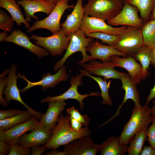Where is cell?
Here are the masks:
<instances>
[{"label": "cell", "mask_w": 155, "mask_h": 155, "mask_svg": "<svg viewBox=\"0 0 155 155\" xmlns=\"http://www.w3.org/2000/svg\"><path fill=\"white\" fill-rule=\"evenodd\" d=\"M51 131V137L44 145L47 150L57 149L61 146L90 135L91 133L88 127H83L79 131L73 129L70 125L69 115L64 116L62 114H61L56 127Z\"/></svg>", "instance_id": "1"}, {"label": "cell", "mask_w": 155, "mask_h": 155, "mask_svg": "<svg viewBox=\"0 0 155 155\" xmlns=\"http://www.w3.org/2000/svg\"><path fill=\"white\" fill-rule=\"evenodd\" d=\"M153 120L151 108L148 105L145 104L141 107L135 106L129 120L124 125L119 136L120 143L127 145L138 131L142 129H147Z\"/></svg>", "instance_id": "2"}, {"label": "cell", "mask_w": 155, "mask_h": 155, "mask_svg": "<svg viewBox=\"0 0 155 155\" xmlns=\"http://www.w3.org/2000/svg\"><path fill=\"white\" fill-rule=\"evenodd\" d=\"M123 6L115 0H87L83 7L85 15L105 21L116 16Z\"/></svg>", "instance_id": "3"}, {"label": "cell", "mask_w": 155, "mask_h": 155, "mask_svg": "<svg viewBox=\"0 0 155 155\" xmlns=\"http://www.w3.org/2000/svg\"><path fill=\"white\" fill-rule=\"evenodd\" d=\"M144 45L140 28L128 26L119 35L113 47L126 57L132 56Z\"/></svg>", "instance_id": "4"}, {"label": "cell", "mask_w": 155, "mask_h": 155, "mask_svg": "<svg viewBox=\"0 0 155 155\" xmlns=\"http://www.w3.org/2000/svg\"><path fill=\"white\" fill-rule=\"evenodd\" d=\"M68 36L70 39L68 47L63 57L55 65L54 70L55 71L62 67L67 59L77 52H81L82 56V59L78 63L80 65L85 63V60L89 56L86 53V48L93 41V38H86L85 32L80 29Z\"/></svg>", "instance_id": "5"}, {"label": "cell", "mask_w": 155, "mask_h": 155, "mask_svg": "<svg viewBox=\"0 0 155 155\" xmlns=\"http://www.w3.org/2000/svg\"><path fill=\"white\" fill-rule=\"evenodd\" d=\"M70 0H61L57 3L54 8L44 19L34 22L27 31L28 33L39 29H45L55 34L61 29L60 25L61 19L65 10L70 8H73L75 5L68 4Z\"/></svg>", "instance_id": "6"}, {"label": "cell", "mask_w": 155, "mask_h": 155, "mask_svg": "<svg viewBox=\"0 0 155 155\" xmlns=\"http://www.w3.org/2000/svg\"><path fill=\"white\" fill-rule=\"evenodd\" d=\"M35 43L46 49L53 56L61 55L68 47L69 38L61 28L59 31L48 37H43L32 34L29 37Z\"/></svg>", "instance_id": "7"}, {"label": "cell", "mask_w": 155, "mask_h": 155, "mask_svg": "<svg viewBox=\"0 0 155 155\" xmlns=\"http://www.w3.org/2000/svg\"><path fill=\"white\" fill-rule=\"evenodd\" d=\"M83 75L79 74L75 77H73L70 81L71 86L70 88L63 94L56 96H48L42 99L40 101L41 103H43L52 101L62 100H65L68 99H74L77 100L80 104V108L83 109L84 104L83 102L84 99L86 97L92 96L100 95L99 92H92L89 94H81L78 90V87L82 84V79Z\"/></svg>", "instance_id": "8"}, {"label": "cell", "mask_w": 155, "mask_h": 155, "mask_svg": "<svg viewBox=\"0 0 155 155\" xmlns=\"http://www.w3.org/2000/svg\"><path fill=\"white\" fill-rule=\"evenodd\" d=\"M121 11L115 16L107 21L111 26H125L141 28L144 21L138 15V9L135 6L126 3Z\"/></svg>", "instance_id": "9"}, {"label": "cell", "mask_w": 155, "mask_h": 155, "mask_svg": "<svg viewBox=\"0 0 155 155\" xmlns=\"http://www.w3.org/2000/svg\"><path fill=\"white\" fill-rule=\"evenodd\" d=\"M18 75L19 78L23 79L27 83L26 86L20 90L22 93H24L32 87L37 86H41L42 89L43 90H45L48 88L53 89L59 82L67 80L69 76V75L67 72L66 67L65 66L59 68L54 74L52 75L51 73H48L42 75V79L38 82L30 81L23 74L21 75L18 73Z\"/></svg>", "instance_id": "10"}, {"label": "cell", "mask_w": 155, "mask_h": 155, "mask_svg": "<svg viewBox=\"0 0 155 155\" xmlns=\"http://www.w3.org/2000/svg\"><path fill=\"white\" fill-rule=\"evenodd\" d=\"M127 27V26L114 27L100 19L85 14L80 30L86 34L94 32H100L110 34L118 36Z\"/></svg>", "instance_id": "11"}, {"label": "cell", "mask_w": 155, "mask_h": 155, "mask_svg": "<svg viewBox=\"0 0 155 155\" xmlns=\"http://www.w3.org/2000/svg\"><path fill=\"white\" fill-rule=\"evenodd\" d=\"M17 67L14 64L12 65L9 69L6 86L3 90V94L5 95V99L9 103L13 100L18 101L30 110L34 115L39 117L41 113L35 111L30 107L22 100L20 94V90L17 85V80L18 78L16 75Z\"/></svg>", "instance_id": "12"}, {"label": "cell", "mask_w": 155, "mask_h": 155, "mask_svg": "<svg viewBox=\"0 0 155 155\" xmlns=\"http://www.w3.org/2000/svg\"><path fill=\"white\" fill-rule=\"evenodd\" d=\"M99 144L94 143L90 135L81 137L65 145L66 155H96Z\"/></svg>", "instance_id": "13"}, {"label": "cell", "mask_w": 155, "mask_h": 155, "mask_svg": "<svg viewBox=\"0 0 155 155\" xmlns=\"http://www.w3.org/2000/svg\"><path fill=\"white\" fill-rule=\"evenodd\" d=\"M51 136V131L46 129L40 124L29 133H25L22 135L17 144L19 146L25 148L44 145Z\"/></svg>", "instance_id": "14"}, {"label": "cell", "mask_w": 155, "mask_h": 155, "mask_svg": "<svg viewBox=\"0 0 155 155\" xmlns=\"http://www.w3.org/2000/svg\"><path fill=\"white\" fill-rule=\"evenodd\" d=\"M40 125L36 117L34 116L27 121L10 129L0 130V141L9 144L17 143L20 137L26 132L31 131Z\"/></svg>", "instance_id": "15"}, {"label": "cell", "mask_w": 155, "mask_h": 155, "mask_svg": "<svg viewBox=\"0 0 155 155\" xmlns=\"http://www.w3.org/2000/svg\"><path fill=\"white\" fill-rule=\"evenodd\" d=\"M122 85L121 89L125 91L123 101L119 107L115 114L106 122V123L110 122L119 115V111L123 104L129 99L132 100L135 104V106L141 107L142 106L140 102V94L137 88L136 84L133 80L128 73L121 72L120 78Z\"/></svg>", "instance_id": "16"}, {"label": "cell", "mask_w": 155, "mask_h": 155, "mask_svg": "<svg viewBox=\"0 0 155 155\" xmlns=\"http://www.w3.org/2000/svg\"><path fill=\"white\" fill-rule=\"evenodd\" d=\"M86 50L90 55L85 60V63L96 59L100 60L103 63L109 62H111V57L113 56L123 57V55L113 46L102 44L98 40L91 41L87 46Z\"/></svg>", "instance_id": "17"}, {"label": "cell", "mask_w": 155, "mask_h": 155, "mask_svg": "<svg viewBox=\"0 0 155 155\" xmlns=\"http://www.w3.org/2000/svg\"><path fill=\"white\" fill-rule=\"evenodd\" d=\"M28 37L25 33L18 28L11 32L7 36L4 41L9 42L21 46L28 50L39 58L47 56L49 54V51L46 49L40 47L32 43Z\"/></svg>", "instance_id": "18"}, {"label": "cell", "mask_w": 155, "mask_h": 155, "mask_svg": "<svg viewBox=\"0 0 155 155\" xmlns=\"http://www.w3.org/2000/svg\"><path fill=\"white\" fill-rule=\"evenodd\" d=\"M17 3L23 8L26 15V20L30 22L32 18L38 20L34 15L35 13L42 12L49 15L55 5L52 2L45 0H18Z\"/></svg>", "instance_id": "19"}, {"label": "cell", "mask_w": 155, "mask_h": 155, "mask_svg": "<svg viewBox=\"0 0 155 155\" xmlns=\"http://www.w3.org/2000/svg\"><path fill=\"white\" fill-rule=\"evenodd\" d=\"M80 66L90 74L102 76L105 80L113 78L120 79L121 72L116 70L112 62L101 63L95 59Z\"/></svg>", "instance_id": "20"}, {"label": "cell", "mask_w": 155, "mask_h": 155, "mask_svg": "<svg viewBox=\"0 0 155 155\" xmlns=\"http://www.w3.org/2000/svg\"><path fill=\"white\" fill-rule=\"evenodd\" d=\"M111 62L115 66L120 67L126 69L133 80L136 84H139L142 80V68L132 56L120 57L118 56L111 57Z\"/></svg>", "instance_id": "21"}, {"label": "cell", "mask_w": 155, "mask_h": 155, "mask_svg": "<svg viewBox=\"0 0 155 155\" xmlns=\"http://www.w3.org/2000/svg\"><path fill=\"white\" fill-rule=\"evenodd\" d=\"M49 102L47 110L41 117L40 122V125L51 130L56 126L66 104L65 100H57Z\"/></svg>", "instance_id": "22"}, {"label": "cell", "mask_w": 155, "mask_h": 155, "mask_svg": "<svg viewBox=\"0 0 155 155\" xmlns=\"http://www.w3.org/2000/svg\"><path fill=\"white\" fill-rule=\"evenodd\" d=\"M83 2V0H77L73 11L61 24V29L67 35L80 29L85 15Z\"/></svg>", "instance_id": "23"}, {"label": "cell", "mask_w": 155, "mask_h": 155, "mask_svg": "<svg viewBox=\"0 0 155 155\" xmlns=\"http://www.w3.org/2000/svg\"><path fill=\"white\" fill-rule=\"evenodd\" d=\"M127 147L120 143L119 136H113L99 144L98 151L101 155H124L127 152Z\"/></svg>", "instance_id": "24"}, {"label": "cell", "mask_w": 155, "mask_h": 155, "mask_svg": "<svg viewBox=\"0 0 155 155\" xmlns=\"http://www.w3.org/2000/svg\"><path fill=\"white\" fill-rule=\"evenodd\" d=\"M19 5L15 0H0V7L9 13L17 25L21 26L23 23L26 28L28 29L30 25L24 18Z\"/></svg>", "instance_id": "25"}, {"label": "cell", "mask_w": 155, "mask_h": 155, "mask_svg": "<svg viewBox=\"0 0 155 155\" xmlns=\"http://www.w3.org/2000/svg\"><path fill=\"white\" fill-rule=\"evenodd\" d=\"M152 52V48L144 45L131 56L136 61H139L141 65L142 80L145 79L150 75L149 66L151 61Z\"/></svg>", "instance_id": "26"}, {"label": "cell", "mask_w": 155, "mask_h": 155, "mask_svg": "<svg viewBox=\"0 0 155 155\" xmlns=\"http://www.w3.org/2000/svg\"><path fill=\"white\" fill-rule=\"evenodd\" d=\"M80 72L83 76L89 77L97 83L101 90L100 96H101L102 99V104L103 105L107 104L112 106L113 102L108 93V89L110 85L111 80L107 83L105 79L93 76L85 69H80Z\"/></svg>", "instance_id": "27"}, {"label": "cell", "mask_w": 155, "mask_h": 155, "mask_svg": "<svg viewBox=\"0 0 155 155\" xmlns=\"http://www.w3.org/2000/svg\"><path fill=\"white\" fill-rule=\"evenodd\" d=\"M35 116L30 110L27 109L18 115L11 118L0 120V130L10 129L23 123Z\"/></svg>", "instance_id": "28"}, {"label": "cell", "mask_w": 155, "mask_h": 155, "mask_svg": "<svg viewBox=\"0 0 155 155\" xmlns=\"http://www.w3.org/2000/svg\"><path fill=\"white\" fill-rule=\"evenodd\" d=\"M147 129H142L135 135L134 138L127 147V152L128 155L140 154L143 146L147 138Z\"/></svg>", "instance_id": "29"}, {"label": "cell", "mask_w": 155, "mask_h": 155, "mask_svg": "<svg viewBox=\"0 0 155 155\" xmlns=\"http://www.w3.org/2000/svg\"><path fill=\"white\" fill-rule=\"evenodd\" d=\"M124 2L135 7L144 22L148 18L153 9L154 0H124Z\"/></svg>", "instance_id": "30"}, {"label": "cell", "mask_w": 155, "mask_h": 155, "mask_svg": "<svg viewBox=\"0 0 155 155\" xmlns=\"http://www.w3.org/2000/svg\"><path fill=\"white\" fill-rule=\"evenodd\" d=\"M141 28L144 45L151 48L155 46V19H152Z\"/></svg>", "instance_id": "31"}, {"label": "cell", "mask_w": 155, "mask_h": 155, "mask_svg": "<svg viewBox=\"0 0 155 155\" xmlns=\"http://www.w3.org/2000/svg\"><path fill=\"white\" fill-rule=\"evenodd\" d=\"M86 36L100 40L102 42L108 45H114L118 38L119 35H114L100 32H94L86 34Z\"/></svg>", "instance_id": "32"}, {"label": "cell", "mask_w": 155, "mask_h": 155, "mask_svg": "<svg viewBox=\"0 0 155 155\" xmlns=\"http://www.w3.org/2000/svg\"><path fill=\"white\" fill-rule=\"evenodd\" d=\"M14 21L5 11L0 10V29L8 33L12 32Z\"/></svg>", "instance_id": "33"}, {"label": "cell", "mask_w": 155, "mask_h": 155, "mask_svg": "<svg viewBox=\"0 0 155 155\" xmlns=\"http://www.w3.org/2000/svg\"><path fill=\"white\" fill-rule=\"evenodd\" d=\"M66 112L73 118L83 123L85 127H88L89 118L86 115H82L74 106L67 108Z\"/></svg>", "instance_id": "34"}, {"label": "cell", "mask_w": 155, "mask_h": 155, "mask_svg": "<svg viewBox=\"0 0 155 155\" xmlns=\"http://www.w3.org/2000/svg\"><path fill=\"white\" fill-rule=\"evenodd\" d=\"M9 69H6L0 75V103L3 107H6L7 106L8 103L3 97V92L5 87H6L7 81V78L5 75L8 74Z\"/></svg>", "instance_id": "35"}, {"label": "cell", "mask_w": 155, "mask_h": 155, "mask_svg": "<svg viewBox=\"0 0 155 155\" xmlns=\"http://www.w3.org/2000/svg\"><path fill=\"white\" fill-rule=\"evenodd\" d=\"M9 155H28L31 154L30 148H24L18 146L17 143H11Z\"/></svg>", "instance_id": "36"}, {"label": "cell", "mask_w": 155, "mask_h": 155, "mask_svg": "<svg viewBox=\"0 0 155 155\" xmlns=\"http://www.w3.org/2000/svg\"><path fill=\"white\" fill-rule=\"evenodd\" d=\"M153 116L152 124L147 129V140L150 145L155 149V117L153 115Z\"/></svg>", "instance_id": "37"}, {"label": "cell", "mask_w": 155, "mask_h": 155, "mask_svg": "<svg viewBox=\"0 0 155 155\" xmlns=\"http://www.w3.org/2000/svg\"><path fill=\"white\" fill-rule=\"evenodd\" d=\"M24 111L9 109L0 111V120L9 119L22 113Z\"/></svg>", "instance_id": "38"}, {"label": "cell", "mask_w": 155, "mask_h": 155, "mask_svg": "<svg viewBox=\"0 0 155 155\" xmlns=\"http://www.w3.org/2000/svg\"><path fill=\"white\" fill-rule=\"evenodd\" d=\"M10 148V144L3 141H0V155H8Z\"/></svg>", "instance_id": "39"}, {"label": "cell", "mask_w": 155, "mask_h": 155, "mask_svg": "<svg viewBox=\"0 0 155 155\" xmlns=\"http://www.w3.org/2000/svg\"><path fill=\"white\" fill-rule=\"evenodd\" d=\"M69 120L71 127L76 131H80L83 128L82 126L84 125L83 123L75 119L70 115H69Z\"/></svg>", "instance_id": "40"}, {"label": "cell", "mask_w": 155, "mask_h": 155, "mask_svg": "<svg viewBox=\"0 0 155 155\" xmlns=\"http://www.w3.org/2000/svg\"><path fill=\"white\" fill-rule=\"evenodd\" d=\"M32 155H40L42 154L47 150L44 145L37 146L31 147Z\"/></svg>", "instance_id": "41"}, {"label": "cell", "mask_w": 155, "mask_h": 155, "mask_svg": "<svg viewBox=\"0 0 155 155\" xmlns=\"http://www.w3.org/2000/svg\"><path fill=\"white\" fill-rule=\"evenodd\" d=\"M141 155H155V149L151 146L145 145L143 148L140 154Z\"/></svg>", "instance_id": "42"}, {"label": "cell", "mask_w": 155, "mask_h": 155, "mask_svg": "<svg viewBox=\"0 0 155 155\" xmlns=\"http://www.w3.org/2000/svg\"><path fill=\"white\" fill-rule=\"evenodd\" d=\"M153 99H154L153 101L154 104L155 102V83L153 88L151 89L149 94L147 97L145 104L148 105L150 101Z\"/></svg>", "instance_id": "43"}, {"label": "cell", "mask_w": 155, "mask_h": 155, "mask_svg": "<svg viewBox=\"0 0 155 155\" xmlns=\"http://www.w3.org/2000/svg\"><path fill=\"white\" fill-rule=\"evenodd\" d=\"M45 155H66V153L64 151H60L57 149H52L49 152L44 153Z\"/></svg>", "instance_id": "44"}, {"label": "cell", "mask_w": 155, "mask_h": 155, "mask_svg": "<svg viewBox=\"0 0 155 155\" xmlns=\"http://www.w3.org/2000/svg\"><path fill=\"white\" fill-rule=\"evenodd\" d=\"M152 52L150 64L152 65L155 69V46L152 48Z\"/></svg>", "instance_id": "45"}, {"label": "cell", "mask_w": 155, "mask_h": 155, "mask_svg": "<svg viewBox=\"0 0 155 155\" xmlns=\"http://www.w3.org/2000/svg\"><path fill=\"white\" fill-rule=\"evenodd\" d=\"M8 33L6 32H1L0 33V42L4 41L6 37L7 36Z\"/></svg>", "instance_id": "46"}, {"label": "cell", "mask_w": 155, "mask_h": 155, "mask_svg": "<svg viewBox=\"0 0 155 155\" xmlns=\"http://www.w3.org/2000/svg\"><path fill=\"white\" fill-rule=\"evenodd\" d=\"M153 11L152 15V19H155V0H154Z\"/></svg>", "instance_id": "47"}, {"label": "cell", "mask_w": 155, "mask_h": 155, "mask_svg": "<svg viewBox=\"0 0 155 155\" xmlns=\"http://www.w3.org/2000/svg\"><path fill=\"white\" fill-rule=\"evenodd\" d=\"M49 1H51L55 5H56L58 2L61 0H45Z\"/></svg>", "instance_id": "48"}, {"label": "cell", "mask_w": 155, "mask_h": 155, "mask_svg": "<svg viewBox=\"0 0 155 155\" xmlns=\"http://www.w3.org/2000/svg\"><path fill=\"white\" fill-rule=\"evenodd\" d=\"M151 114L152 115L155 117V110H151Z\"/></svg>", "instance_id": "49"}, {"label": "cell", "mask_w": 155, "mask_h": 155, "mask_svg": "<svg viewBox=\"0 0 155 155\" xmlns=\"http://www.w3.org/2000/svg\"><path fill=\"white\" fill-rule=\"evenodd\" d=\"M115 0L121 3H123L124 0Z\"/></svg>", "instance_id": "50"}, {"label": "cell", "mask_w": 155, "mask_h": 155, "mask_svg": "<svg viewBox=\"0 0 155 155\" xmlns=\"http://www.w3.org/2000/svg\"><path fill=\"white\" fill-rule=\"evenodd\" d=\"M155 110V102L152 108H151V110Z\"/></svg>", "instance_id": "51"}]
</instances>
